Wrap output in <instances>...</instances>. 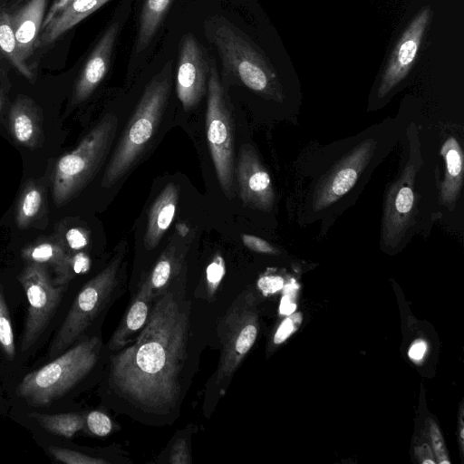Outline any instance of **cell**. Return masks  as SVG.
Listing matches in <instances>:
<instances>
[{
	"label": "cell",
	"mask_w": 464,
	"mask_h": 464,
	"mask_svg": "<svg viewBox=\"0 0 464 464\" xmlns=\"http://www.w3.org/2000/svg\"><path fill=\"white\" fill-rule=\"evenodd\" d=\"M188 334V312L171 293L162 294L135 342L111 357L112 389L149 413L175 409L181 394Z\"/></svg>",
	"instance_id": "cell-1"
},
{
	"label": "cell",
	"mask_w": 464,
	"mask_h": 464,
	"mask_svg": "<svg viewBox=\"0 0 464 464\" xmlns=\"http://www.w3.org/2000/svg\"><path fill=\"white\" fill-rule=\"evenodd\" d=\"M208 35L222 63V86L243 84L264 97L280 101L281 86L267 59L225 18L208 20Z\"/></svg>",
	"instance_id": "cell-2"
},
{
	"label": "cell",
	"mask_w": 464,
	"mask_h": 464,
	"mask_svg": "<svg viewBox=\"0 0 464 464\" xmlns=\"http://www.w3.org/2000/svg\"><path fill=\"white\" fill-rule=\"evenodd\" d=\"M171 88V62L147 84L138 106L115 147L102 186L110 188L121 179L142 154L156 131Z\"/></svg>",
	"instance_id": "cell-3"
},
{
	"label": "cell",
	"mask_w": 464,
	"mask_h": 464,
	"mask_svg": "<svg viewBox=\"0 0 464 464\" xmlns=\"http://www.w3.org/2000/svg\"><path fill=\"white\" fill-rule=\"evenodd\" d=\"M118 124L116 115L106 114L74 150L57 160L53 174V198L57 207L75 198L99 172L116 137Z\"/></svg>",
	"instance_id": "cell-4"
},
{
	"label": "cell",
	"mask_w": 464,
	"mask_h": 464,
	"mask_svg": "<svg viewBox=\"0 0 464 464\" xmlns=\"http://www.w3.org/2000/svg\"><path fill=\"white\" fill-rule=\"evenodd\" d=\"M101 340L91 337L24 376L16 392L28 404L45 407L82 380L94 367Z\"/></svg>",
	"instance_id": "cell-5"
},
{
	"label": "cell",
	"mask_w": 464,
	"mask_h": 464,
	"mask_svg": "<svg viewBox=\"0 0 464 464\" xmlns=\"http://www.w3.org/2000/svg\"><path fill=\"white\" fill-rule=\"evenodd\" d=\"M206 130L215 171L224 194H235V159L232 115L215 61L207 85Z\"/></svg>",
	"instance_id": "cell-6"
},
{
	"label": "cell",
	"mask_w": 464,
	"mask_h": 464,
	"mask_svg": "<svg viewBox=\"0 0 464 464\" xmlns=\"http://www.w3.org/2000/svg\"><path fill=\"white\" fill-rule=\"evenodd\" d=\"M123 255L88 281L77 295L49 348V356L60 355L78 340L98 314L109 304L118 282Z\"/></svg>",
	"instance_id": "cell-7"
},
{
	"label": "cell",
	"mask_w": 464,
	"mask_h": 464,
	"mask_svg": "<svg viewBox=\"0 0 464 464\" xmlns=\"http://www.w3.org/2000/svg\"><path fill=\"white\" fill-rule=\"evenodd\" d=\"M248 295H238L218 324L222 344L216 381L228 382L253 346L257 325Z\"/></svg>",
	"instance_id": "cell-8"
},
{
	"label": "cell",
	"mask_w": 464,
	"mask_h": 464,
	"mask_svg": "<svg viewBox=\"0 0 464 464\" xmlns=\"http://www.w3.org/2000/svg\"><path fill=\"white\" fill-rule=\"evenodd\" d=\"M19 281L28 301L21 344V350L25 351L38 340L46 327L61 302L65 285H56L47 266L34 262H28L19 276Z\"/></svg>",
	"instance_id": "cell-9"
},
{
	"label": "cell",
	"mask_w": 464,
	"mask_h": 464,
	"mask_svg": "<svg viewBox=\"0 0 464 464\" xmlns=\"http://www.w3.org/2000/svg\"><path fill=\"white\" fill-rule=\"evenodd\" d=\"M211 61L197 41L188 34L180 43L176 92L185 111L194 109L207 91Z\"/></svg>",
	"instance_id": "cell-10"
},
{
	"label": "cell",
	"mask_w": 464,
	"mask_h": 464,
	"mask_svg": "<svg viewBox=\"0 0 464 464\" xmlns=\"http://www.w3.org/2000/svg\"><path fill=\"white\" fill-rule=\"evenodd\" d=\"M235 175L239 196L245 205L263 211L272 208L275 193L271 179L252 146L241 145Z\"/></svg>",
	"instance_id": "cell-11"
},
{
	"label": "cell",
	"mask_w": 464,
	"mask_h": 464,
	"mask_svg": "<svg viewBox=\"0 0 464 464\" xmlns=\"http://www.w3.org/2000/svg\"><path fill=\"white\" fill-rule=\"evenodd\" d=\"M430 8L420 11L401 36L395 46L378 90L379 97L385 96L408 74L429 24Z\"/></svg>",
	"instance_id": "cell-12"
},
{
	"label": "cell",
	"mask_w": 464,
	"mask_h": 464,
	"mask_svg": "<svg viewBox=\"0 0 464 464\" xmlns=\"http://www.w3.org/2000/svg\"><path fill=\"white\" fill-rule=\"evenodd\" d=\"M118 31V24H112L95 45L76 82L73 104L87 100L106 75Z\"/></svg>",
	"instance_id": "cell-13"
},
{
	"label": "cell",
	"mask_w": 464,
	"mask_h": 464,
	"mask_svg": "<svg viewBox=\"0 0 464 464\" xmlns=\"http://www.w3.org/2000/svg\"><path fill=\"white\" fill-rule=\"evenodd\" d=\"M369 154V144H363L347 157L316 193L314 207L319 209L324 208L347 193L366 165Z\"/></svg>",
	"instance_id": "cell-14"
},
{
	"label": "cell",
	"mask_w": 464,
	"mask_h": 464,
	"mask_svg": "<svg viewBox=\"0 0 464 464\" xmlns=\"http://www.w3.org/2000/svg\"><path fill=\"white\" fill-rule=\"evenodd\" d=\"M47 0H28L12 12V27L20 58L28 65L42 30Z\"/></svg>",
	"instance_id": "cell-15"
},
{
	"label": "cell",
	"mask_w": 464,
	"mask_h": 464,
	"mask_svg": "<svg viewBox=\"0 0 464 464\" xmlns=\"http://www.w3.org/2000/svg\"><path fill=\"white\" fill-rule=\"evenodd\" d=\"M407 170L402 179L396 184L387 198L385 218L383 221V237L385 239H400L406 229L414 203V193L409 185Z\"/></svg>",
	"instance_id": "cell-16"
},
{
	"label": "cell",
	"mask_w": 464,
	"mask_h": 464,
	"mask_svg": "<svg viewBox=\"0 0 464 464\" xmlns=\"http://www.w3.org/2000/svg\"><path fill=\"white\" fill-rule=\"evenodd\" d=\"M179 203V189L175 183L166 185L154 200L149 212L144 245L155 248L172 223Z\"/></svg>",
	"instance_id": "cell-17"
},
{
	"label": "cell",
	"mask_w": 464,
	"mask_h": 464,
	"mask_svg": "<svg viewBox=\"0 0 464 464\" xmlns=\"http://www.w3.org/2000/svg\"><path fill=\"white\" fill-rule=\"evenodd\" d=\"M10 130L14 139L27 148H35L42 139V119L35 103L27 97H19L9 114Z\"/></svg>",
	"instance_id": "cell-18"
},
{
	"label": "cell",
	"mask_w": 464,
	"mask_h": 464,
	"mask_svg": "<svg viewBox=\"0 0 464 464\" xmlns=\"http://www.w3.org/2000/svg\"><path fill=\"white\" fill-rule=\"evenodd\" d=\"M108 1L110 0H73L41 31L36 49L53 44L63 34Z\"/></svg>",
	"instance_id": "cell-19"
},
{
	"label": "cell",
	"mask_w": 464,
	"mask_h": 464,
	"mask_svg": "<svg viewBox=\"0 0 464 464\" xmlns=\"http://www.w3.org/2000/svg\"><path fill=\"white\" fill-rule=\"evenodd\" d=\"M152 297L153 295L141 284L123 320L110 339L111 351L117 352L123 348L127 341L143 328L150 312V303Z\"/></svg>",
	"instance_id": "cell-20"
},
{
	"label": "cell",
	"mask_w": 464,
	"mask_h": 464,
	"mask_svg": "<svg viewBox=\"0 0 464 464\" xmlns=\"http://www.w3.org/2000/svg\"><path fill=\"white\" fill-rule=\"evenodd\" d=\"M441 153L446 161L445 179L441 184V203L452 209L459 196L463 176V155L459 144L454 138L444 143Z\"/></svg>",
	"instance_id": "cell-21"
},
{
	"label": "cell",
	"mask_w": 464,
	"mask_h": 464,
	"mask_svg": "<svg viewBox=\"0 0 464 464\" xmlns=\"http://www.w3.org/2000/svg\"><path fill=\"white\" fill-rule=\"evenodd\" d=\"M11 65L27 79L33 78V71L18 55L16 42L12 27V11L0 4V69Z\"/></svg>",
	"instance_id": "cell-22"
},
{
	"label": "cell",
	"mask_w": 464,
	"mask_h": 464,
	"mask_svg": "<svg viewBox=\"0 0 464 464\" xmlns=\"http://www.w3.org/2000/svg\"><path fill=\"white\" fill-rule=\"evenodd\" d=\"M69 256L63 244L55 238H43L22 251V256L28 262L52 266L56 277L62 275Z\"/></svg>",
	"instance_id": "cell-23"
},
{
	"label": "cell",
	"mask_w": 464,
	"mask_h": 464,
	"mask_svg": "<svg viewBox=\"0 0 464 464\" xmlns=\"http://www.w3.org/2000/svg\"><path fill=\"white\" fill-rule=\"evenodd\" d=\"M172 0H146L140 16L136 51H143L157 33Z\"/></svg>",
	"instance_id": "cell-24"
},
{
	"label": "cell",
	"mask_w": 464,
	"mask_h": 464,
	"mask_svg": "<svg viewBox=\"0 0 464 464\" xmlns=\"http://www.w3.org/2000/svg\"><path fill=\"white\" fill-rule=\"evenodd\" d=\"M44 202V190L35 182L30 181L24 188L16 209V225L20 229L30 226L37 218Z\"/></svg>",
	"instance_id": "cell-25"
},
{
	"label": "cell",
	"mask_w": 464,
	"mask_h": 464,
	"mask_svg": "<svg viewBox=\"0 0 464 464\" xmlns=\"http://www.w3.org/2000/svg\"><path fill=\"white\" fill-rule=\"evenodd\" d=\"M30 416L47 431L65 438H72L84 426L82 415L75 412L61 414H41L33 412Z\"/></svg>",
	"instance_id": "cell-26"
},
{
	"label": "cell",
	"mask_w": 464,
	"mask_h": 464,
	"mask_svg": "<svg viewBox=\"0 0 464 464\" xmlns=\"http://www.w3.org/2000/svg\"><path fill=\"white\" fill-rule=\"evenodd\" d=\"M179 259L173 246H169L160 256L150 275L142 284L155 295V292L162 290L178 269Z\"/></svg>",
	"instance_id": "cell-27"
},
{
	"label": "cell",
	"mask_w": 464,
	"mask_h": 464,
	"mask_svg": "<svg viewBox=\"0 0 464 464\" xmlns=\"http://www.w3.org/2000/svg\"><path fill=\"white\" fill-rule=\"evenodd\" d=\"M0 347L9 359L15 355L14 331L9 312L0 291Z\"/></svg>",
	"instance_id": "cell-28"
},
{
	"label": "cell",
	"mask_w": 464,
	"mask_h": 464,
	"mask_svg": "<svg viewBox=\"0 0 464 464\" xmlns=\"http://www.w3.org/2000/svg\"><path fill=\"white\" fill-rule=\"evenodd\" d=\"M50 453L53 458L61 462L67 464H104L108 461L102 459L93 458L92 456L72 450L69 449L52 446L49 448Z\"/></svg>",
	"instance_id": "cell-29"
},
{
	"label": "cell",
	"mask_w": 464,
	"mask_h": 464,
	"mask_svg": "<svg viewBox=\"0 0 464 464\" xmlns=\"http://www.w3.org/2000/svg\"><path fill=\"white\" fill-rule=\"evenodd\" d=\"M86 424L89 430L98 437H105L112 430L111 419L107 414L100 411L89 412L86 417Z\"/></svg>",
	"instance_id": "cell-30"
},
{
	"label": "cell",
	"mask_w": 464,
	"mask_h": 464,
	"mask_svg": "<svg viewBox=\"0 0 464 464\" xmlns=\"http://www.w3.org/2000/svg\"><path fill=\"white\" fill-rule=\"evenodd\" d=\"M225 274V263L220 256H217L207 268V280L210 291H214Z\"/></svg>",
	"instance_id": "cell-31"
},
{
	"label": "cell",
	"mask_w": 464,
	"mask_h": 464,
	"mask_svg": "<svg viewBox=\"0 0 464 464\" xmlns=\"http://www.w3.org/2000/svg\"><path fill=\"white\" fill-rule=\"evenodd\" d=\"M241 239L243 244L254 252L270 255L278 253L277 249L271 244L258 237L249 234H241Z\"/></svg>",
	"instance_id": "cell-32"
},
{
	"label": "cell",
	"mask_w": 464,
	"mask_h": 464,
	"mask_svg": "<svg viewBox=\"0 0 464 464\" xmlns=\"http://www.w3.org/2000/svg\"><path fill=\"white\" fill-rule=\"evenodd\" d=\"M430 438L438 462L440 464H449L450 460L448 459V452L442 435L438 426L433 422L430 425Z\"/></svg>",
	"instance_id": "cell-33"
},
{
	"label": "cell",
	"mask_w": 464,
	"mask_h": 464,
	"mask_svg": "<svg viewBox=\"0 0 464 464\" xmlns=\"http://www.w3.org/2000/svg\"><path fill=\"white\" fill-rule=\"evenodd\" d=\"M65 242L72 250H81L87 246L89 236L81 227H72L65 234Z\"/></svg>",
	"instance_id": "cell-34"
},
{
	"label": "cell",
	"mask_w": 464,
	"mask_h": 464,
	"mask_svg": "<svg viewBox=\"0 0 464 464\" xmlns=\"http://www.w3.org/2000/svg\"><path fill=\"white\" fill-rule=\"evenodd\" d=\"M169 462L173 464H188L191 462L187 440L179 439L172 446Z\"/></svg>",
	"instance_id": "cell-35"
},
{
	"label": "cell",
	"mask_w": 464,
	"mask_h": 464,
	"mask_svg": "<svg viewBox=\"0 0 464 464\" xmlns=\"http://www.w3.org/2000/svg\"><path fill=\"white\" fill-rule=\"evenodd\" d=\"M258 288L265 294H274L284 287V279L278 276H265L257 282Z\"/></svg>",
	"instance_id": "cell-36"
},
{
	"label": "cell",
	"mask_w": 464,
	"mask_h": 464,
	"mask_svg": "<svg viewBox=\"0 0 464 464\" xmlns=\"http://www.w3.org/2000/svg\"><path fill=\"white\" fill-rule=\"evenodd\" d=\"M73 0H54L44 14L42 30L62 11H63ZM41 30V31H42Z\"/></svg>",
	"instance_id": "cell-37"
},
{
	"label": "cell",
	"mask_w": 464,
	"mask_h": 464,
	"mask_svg": "<svg viewBox=\"0 0 464 464\" xmlns=\"http://www.w3.org/2000/svg\"><path fill=\"white\" fill-rule=\"evenodd\" d=\"M294 323L292 318L285 319L278 327L275 336L274 343L278 344L283 343L293 332Z\"/></svg>",
	"instance_id": "cell-38"
},
{
	"label": "cell",
	"mask_w": 464,
	"mask_h": 464,
	"mask_svg": "<svg viewBox=\"0 0 464 464\" xmlns=\"http://www.w3.org/2000/svg\"><path fill=\"white\" fill-rule=\"evenodd\" d=\"M426 348L427 345L423 341H416L409 350L410 358L416 361L420 360L426 352Z\"/></svg>",
	"instance_id": "cell-39"
},
{
	"label": "cell",
	"mask_w": 464,
	"mask_h": 464,
	"mask_svg": "<svg viewBox=\"0 0 464 464\" xmlns=\"http://www.w3.org/2000/svg\"><path fill=\"white\" fill-rule=\"evenodd\" d=\"M290 294L291 293H285L281 300L279 310L283 314H291L296 308Z\"/></svg>",
	"instance_id": "cell-40"
},
{
	"label": "cell",
	"mask_w": 464,
	"mask_h": 464,
	"mask_svg": "<svg viewBox=\"0 0 464 464\" xmlns=\"http://www.w3.org/2000/svg\"><path fill=\"white\" fill-rule=\"evenodd\" d=\"M459 430H460V435H459V438H460V446L462 448V440H463V425H462V419H461V415H460V420H459Z\"/></svg>",
	"instance_id": "cell-41"
},
{
	"label": "cell",
	"mask_w": 464,
	"mask_h": 464,
	"mask_svg": "<svg viewBox=\"0 0 464 464\" xmlns=\"http://www.w3.org/2000/svg\"><path fill=\"white\" fill-rule=\"evenodd\" d=\"M424 463H433L431 460H425Z\"/></svg>",
	"instance_id": "cell-42"
}]
</instances>
